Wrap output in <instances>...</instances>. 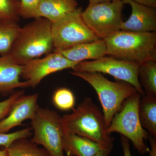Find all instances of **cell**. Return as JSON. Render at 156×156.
<instances>
[{
	"instance_id": "6da1fadb",
	"label": "cell",
	"mask_w": 156,
	"mask_h": 156,
	"mask_svg": "<svg viewBox=\"0 0 156 156\" xmlns=\"http://www.w3.org/2000/svg\"><path fill=\"white\" fill-rule=\"evenodd\" d=\"M65 131L87 137L104 146L110 151L113 137L107 133L103 112L90 98L87 97L72 112L61 116Z\"/></svg>"
},
{
	"instance_id": "7a4b0ae2",
	"label": "cell",
	"mask_w": 156,
	"mask_h": 156,
	"mask_svg": "<svg viewBox=\"0 0 156 156\" xmlns=\"http://www.w3.org/2000/svg\"><path fill=\"white\" fill-rule=\"evenodd\" d=\"M52 23L46 18L37 17L20 27L9 54L14 62L23 66L51 53L53 50Z\"/></svg>"
},
{
	"instance_id": "3957f363",
	"label": "cell",
	"mask_w": 156,
	"mask_h": 156,
	"mask_svg": "<svg viewBox=\"0 0 156 156\" xmlns=\"http://www.w3.org/2000/svg\"><path fill=\"white\" fill-rule=\"evenodd\" d=\"M104 41L106 55L118 59L135 62L140 64L156 61V33L120 30Z\"/></svg>"
},
{
	"instance_id": "277c9868",
	"label": "cell",
	"mask_w": 156,
	"mask_h": 156,
	"mask_svg": "<svg viewBox=\"0 0 156 156\" xmlns=\"http://www.w3.org/2000/svg\"><path fill=\"white\" fill-rule=\"evenodd\" d=\"M70 73L89 83L96 91L102 106L106 128L115 114L119 111L124 101L137 92L131 84L112 82L101 73L75 70Z\"/></svg>"
},
{
	"instance_id": "5b68a950",
	"label": "cell",
	"mask_w": 156,
	"mask_h": 156,
	"mask_svg": "<svg viewBox=\"0 0 156 156\" xmlns=\"http://www.w3.org/2000/svg\"><path fill=\"white\" fill-rule=\"evenodd\" d=\"M141 97L136 92L127 98L119 111L115 114L106 131L110 135L114 132L119 133L131 140L140 154H144L150 150L145 143L150 135L141 126L138 115Z\"/></svg>"
},
{
	"instance_id": "8992f818",
	"label": "cell",
	"mask_w": 156,
	"mask_h": 156,
	"mask_svg": "<svg viewBox=\"0 0 156 156\" xmlns=\"http://www.w3.org/2000/svg\"><path fill=\"white\" fill-rule=\"evenodd\" d=\"M31 125L34 131L31 141L43 146L50 156H65L62 143L65 130L58 113L39 107Z\"/></svg>"
},
{
	"instance_id": "52a82bcc",
	"label": "cell",
	"mask_w": 156,
	"mask_h": 156,
	"mask_svg": "<svg viewBox=\"0 0 156 156\" xmlns=\"http://www.w3.org/2000/svg\"><path fill=\"white\" fill-rule=\"evenodd\" d=\"M82 10L76 9L52 23L53 51L59 52L80 44L99 40L84 22Z\"/></svg>"
},
{
	"instance_id": "ba28073f",
	"label": "cell",
	"mask_w": 156,
	"mask_h": 156,
	"mask_svg": "<svg viewBox=\"0 0 156 156\" xmlns=\"http://www.w3.org/2000/svg\"><path fill=\"white\" fill-rule=\"evenodd\" d=\"M124 5L122 0L89 3L81 15L87 26L104 40L121 30Z\"/></svg>"
},
{
	"instance_id": "9c48e42d",
	"label": "cell",
	"mask_w": 156,
	"mask_h": 156,
	"mask_svg": "<svg viewBox=\"0 0 156 156\" xmlns=\"http://www.w3.org/2000/svg\"><path fill=\"white\" fill-rule=\"evenodd\" d=\"M140 64L135 62L126 61L112 56H104L91 61L79 62L73 70L108 74L117 80L132 85L141 96L145 93L140 83L138 72Z\"/></svg>"
},
{
	"instance_id": "30bf717a",
	"label": "cell",
	"mask_w": 156,
	"mask_h": 156,
	"mask_svg": "<svg viewBox=\"0 0 156 156\" xmlns=\"http://www.w3.org/2000/svg\"><path fill=\"white\" fill-rule=\"evenodd\" d=\"M79 63L71 61L59 52H53L44 58L27 62L23 66L21 76L27 82L28 87L35 88L49 75L67 69L74 70Z\"/></svg>"
},
{
	"instance_id": "8fae6325",
	"label": "cell",
	"mask_w": 156,
	"mask_h": 156,
	"mask_svg": "<svg viewBox=\"0 0 156 156\" xmlns=\"http://www.w3.org/2000/svg\"><path fill=\"white\" fill-rule=\"evenodd\" d=\"M38 98L37 93L19 98L8 115L0 122V133H7L14 127L21 126L25 120L32 119L39 108Z\"/></svg>"
},
{
	"instance_id": "7c38bea8",
	"label": "cell",
	"mask_w": 156,
	"mask_h": 156,
	"mask_svg": "<svg viewBox=\"0 0 156 156\" xmlns=\"http://www.w3.org/2000/svg\"><path fill=\"white\" fill-rule=\"evenodd\" d=\"M131 6V16L123 21L121 30L137 33L154 32L156 31V8L144 5L132 1L122 0Z\"/></svg>"
},
{
	"instance_id": "4fadbf2b",
	"label": "cell",
	"mask_w": 156,
	"mask_h": 156,
	"mask_svg": "<svg viewBox=\"0 0 156 156\" xmlns=\"http://www.w3.org/2000/svg\"><path fill=\"white\" fill-rule=\"evenodd\" d=\"M23 66L14 62L9 55L0 56V93L12 92L17 88L28 87L27 81H21Z\"/></svg>"
},
{
	"instance_id": "5bb4252c",
	"label": "cell",
	"mask_w": 156,
	"mask_h": 156,
	"mask_svg": "<svg viewBox=\"0 0 156 156\" xmlns=\"http://www.w3.org/2000/svg\"><path fill=\"white\" fill-rule=\"evenodd\" d=\"M62 143L63 150L66 156H94L101 150L111 152L100 144L87 137L65 131Z\"/></svg>"
},
{
	"instance_id": "9a60e30c",
	"label": "cell",
	"mask_w": 156,
	"mask_h": 156,
	"mask_svg": "<svg viewBox=\"0 0 156 156\" xmlns=\"http://www.w3.org/2000/svg\"><path fill=\"white\" fill-rule=\"evenodd\" d=\"M71 61L80 62L87 59H98L106 55L107 47L102 39L80 44L66 50L59 51Z\"/></svg>"
},
{
	"instance_id": "2e32d148",
	"label": "cell",
	"mask_w": 156,
	"mask_h": 156,
	"mask_svg": "<svg viewBox=\"0 0 156 156\" xmlns=\"http://www.w3.org/2000/svg\"><path fill=\"white\" fill-rule=\"evenodd\" d=\"M77 0H41L37 18L44 17L54 23L78 9Z\"/></svg>"
},
{
	"instance_id": "e0dca14e",
	"label": "cell",
	"mask_w": 156,
	"mask_h": 156,
	"mask_svg": "<svg viewBox=\"0 0 156 156\" xmlns=\"http://www.w3.org/2000/svg\"><path fill=\"white\" fill-rule=\"evenodd\" d=\"M138 115L143 128L150 136L156 138V97L142 96L140 101Z\"/></svg>"
},
{
	"instance_id": "ac0fdd59",
	"label": "cell",
	"mask_w": 156,
	"mask_h": 156,
	"mask_svg": "<svg viewBox=\"0 0 156 156\" xmlns=\"http://www.w3.org/2000/svg\"><path fill=\"white\" fill-rule=\"evenodd\" d=\"M138 77L145 95L156 97V61L150 60L140 64Z\"/></svg>"
},
{
	"instance_id": "d6986e66",
	"label": "cell",
	"mask_w": 156,
	"mask_h": 156,
	"mask_svg": "<svg viewBox=\"0 0 156 156\" xmlns=\"http://www.w3.org/2000/svg\"><path fill=\"white\" fill-rule=\"evenodd\" d=\"M27 138L17 139L5 148L8 156H50L44 148L39 147Z\"/></svg>"
},
{
	"instance_id": "ffe728a7",
	"label": "cell",
	"mask_w": 156,
	"mask_h": 156,
	"mask_svg": "<svg viewBox=\"0 0 156 156\" xmlns=\"http://www.w3.org/2000/svg\"><path fill=\"white\" fill-rule=\"evenodd\" d=\"M20 27L17 23L0 21V56L10 54Z\"/></svg>"
},
{
	"instance_id": "44dd1931",
	"label": "cell",
	"mask_w": 156,
	"mask_h": 156,
	"mask_svg": "<svg viewBox=\"0 0 156 156\" xmlns=\"http://www.w3.org/2000/svg\"><path fill=\"white\" fill-rule=\"evenodd\" d=\"M52 101L56 108L62 111H67L73 108L76 102L75 97L70 89L59 88L53 93Z\"/></svg>"
},
{
	"instance_id": "7402d4cb",
	"label": "cell",
	"mask_w": 156,
	"mask_h": 156,
	"mask_svg": "<svg viewBox=\"0 0 156 156\" xmlns=\"http://www.w3.org/2000/svg\"><path fill=\"white\" fill-rule=\"evenodd\" d=\"M20 0H0V21L17 23L20 20Z\"/></svg>"
},
{
	"instance_id": "603a6c76",
	"label": "cell",
	"mask_w": 156,
	"mask_h": 156,
	"mask_svg": "<svg viewBox=\"0 0 156 156\" xmlns=\"http://www.w3.org/2000/svg\"><path fill=\"white\" fill-rule=\"evenodd\" d=\"M32 130V128H26L13 133H0V146L7 148L17 139L28 138L31 135Z\"/></svg>"
},
{
	"instance_id": "cb8c5ba5",
	"label": "cell",
	"mask_w": 156,
	"mask_h": 156,
	"mask_svg": "<svg viewBox=\"0 0 156 156\" xmlns=\"http://www.w3.org/2000/svg\"><path fill=\"white\" fill-rule=\"evenodd\" d=\"M41 0H20V17L29 19L37 18V13Z\"/></svg>"
},
{
	"instance_id": "d4e9b609",
	"label": "cell",
	"mask_w": 156,
	"mask_h": 156,
	"mask_svg": "<svg viewBox=\"0 0 156 156\" xmlns=\"http://www.w3.org/2000/svg\"><path fill=\"white\" fill-rule=\"evenodd\" d=\"M24 93V91L22 90L15 91L9 98L0 102V122L8 115L14 102Z\"/></svg>"
},
{
	"instance_id": "484cf974",
	"label": "cell",
	"mask_w": 156,
	"mask_h": 156,
	"mask_svg": "<svg viewBox=\"0 0 156 156\" xmlns=\"http://www.w3.org/2000/svg\"><path fill=\"white\" fill-rule=\"evenodd\" d=\"M121 141L122 147L124 156H132L130 150L129 140L125 136L121 135Z\"/></svg>"
},
{
	"instance_id": "4316f807",
	"label": "cell",
	"mask_w": 156,
	"mask_h": 156,
	"mask_svg": "<svg viewBox=\"0 0 156 156\" xmlns=\"http://www.w3.org/2000/svg\"><path fill=\"white\" fill-rule=\"evenodd\" d=\"M151 149L149 151L150 156H156V138L149 136L148 139Z\"/></svg>"
},
{
	"instance_id": "83f0119b",
	"label": "cell",
	"mask_w": 156,
	"mask_h": 156,
	"mask_svg": "<svg viewBox=\"0 0 156 156\" xmlns=\"http://www.w3.org/2000/svg\"><path fill=\"white\" fill-rule=\"evenodd\" d=\"M132 1L144 5L156 8V0H132Z\"/></svg>"
},
{
	"instance_id": "f1b7e54d",
	"label": "cell",
	"mask_w": 156,
	"mask_h": 156,
	"mask_svg": "<svg viewBox=\"0 0 156 156\" xmlns=\"http://www.w3.org/2000/svg\"><path fill=\"white\" fill-rule=\"evenodd\" d=\"M110 152L105 150H101L98 152L94 156H108Z\"/></svg>"
},
{
	"instance_id": "f546056e",
	"label": "cell",
	"mask_w": 156,
	"mask_h": 156,
	"mask_svg": "<svg viewBox=\"0 0 156 156\" xmlns=\"http://www.w3.org/2000/svg\"><path fill=\"white\" fill-rule=\"evenodd\" d=\"M114 1H116V0H89V3H99Z\"/></svg>"
},
{
	"instance_id": "4dcf8cb0",
	"label": "cell",
	"mask_w": 156,
	"mask_h": 156,
	"mask_svg": "<svg viewBox=\"0 0 156 156\" xmlns=\"http://www.w3.org/2000/svg\"><path fill=\"white\" fill-rule=\"evenodd\" d=\"M0 156H8V151L6 149L0 151Z\"/></svg>"
}]
</instances>
